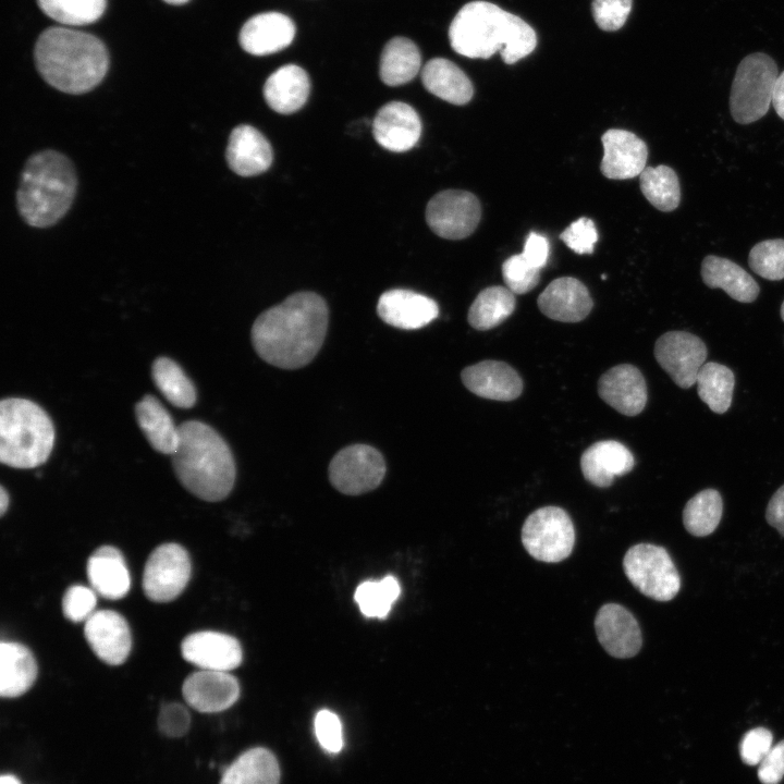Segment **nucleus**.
<instances>
[{"label": "nucleus", "instance_id": "1", "mask_svg": "<svg viewBox=\"0 0 784 784\" xmlns=\"http://www.w3.org/2000/svg\"><path fill=\"white\" fill-rule=\"evenodd\" d=\"M329 310L314 292H297L261 313L252 328V343L268 364L297 369L319 352L328 329Z\"/></svg>", "mask_w": 784, "mask_h": 784}, {"label": "nucleus", "instance_id": "2", "mask_svg": "<svg viewBox=\"0 0 784 784\" xmlns=\"http://www.w3.org/2000/svg\"><path fill=\"white\" fill-rule=\"evenodd\" d=\"M449 38L451 47L464 57L488 59L499 51L507 64L531 53L537 45L529 24L486 1L465 4L451 23Z\"/></svg>", "mask_w": 784, "mask_h": 784}, {"label": "nucleus", "instance_id": "3", "mask_svg": "<svg viewBox=\"0 0 784 784\" xmlns=\"http://www.w3.org/2000/svg\"><path fill=\"white\" fill-rule=\"evenodd\" d=\"M35 62L42 78L68 94L96 87L109 68V54L97 37L68 27H51L37 39Z\"/></svg>", "mask_w": 784, "mask_h": 784}, {"label": "nucleus", "instance_id": "4", "mask_svg": "<svg viewBox=\"0 0 784 784\" xmlns=\"http://www.w3.org/2000/svg\"><path fill=\"white\" fill-rule=\"evenodd\" d=\"M179 446L172 465L179 481L197 498L218 502L225 499L235 482V462L224 439L198 420L179 425Z\"/></svg>", "mask_w": 784, "mask_h": 784}, {"label": "nucleus", "instance_id": "5", "mask_svg": "<svg viewBox=\"0 0 784 784\" xmlns=\"http://www.w3.org/2000/svg\"><path fill=\"white\" fill-rule=\"evenodd\" d=\"M72 162L54 150L33 155L26 162L17 189V208L32 226L46 228L69 210L76 192Z\"/></svg>", "mask_w": 784, "mask_h": 784}, {"label": "nucleus", "instance_id": "6", "mask_svg": "<svg viewBox=\"0 0 784 784\" xmlns=\"http://www.w3.org/2000/svg\"><path fill=\"white\" fill-rule=\"evenodd\" d=\"M54 428L36 403L21 397L0 403V462L20 469L35 468L49 457Z\"/></svg>", "mask_w": 784, "mask_h": 784}, {"label": "nucleus", "instance_id": "7", "mask_svg": "<svg viewBox=\"0 0 784 784\" xmlns=\"http://www.w3.org/2000/svg\"><path fill=\"white\" fill-rule=\"evenodd\" d=\"M779 77L775 61L763 52L745 57L731 87L730 110L739 124H749L767 114Z\"/></svg>", "mask_w": 784, "mask_h": 784}, {"label": "nucleus", "instance_id": "8", "mask_svg": "<svg viewBox=\"0 0 784 784\" xmlns=\"http://www.w3.org/2000/svg\"><path fill=\"white\" fill-rule=\"evenodd\" d=\"M627 579L646 597L657 601L672 600L681 589L679 574L663 547L638 543L624 555Z\"/></svg>", "mask_w": 784, "mask_h": 784}, {"label": "nucleus", "instance_id": "9", "mask_svg": "<svg viewBox=\"0 0 784 784\" xmlns=\"http://www.w3.org/2000/svg\"><path fill=\"white\" fill-rule=\"evenodd\" d=\"M522 543L538 561L558 563L565 560L575 544V528L569 515L552 505L534 511L522 527Z\"/></svg>", "mask_w": 784, "mask_h": 784}, {"label": "nucleus", "instance_id": "10", "mask_svg": "<svg viewBox=\"0 0 784 784\" xmlns=\"http://www.w3.org/2000/svg\"><path fill=\"white\" fill-rule=\"evenodd\" d=\"M385 475L381 453L367 444H353L339 451L329 465V479L340 492L358 495L376 489Z\"/></svg>", "mask_w": 784, "mask_h": 784}, {"label": "nucleus", "instance_id": "11", "mask_svg": "<svg viewBox=\"0 0 784 784\" xmlns=\"http://www.w3.org/2000/svg\"><path fill=\"white\" fill-rule=\"evenodd\" d=\"M192 573L187 551L174 542L157 547L148 556L143 573V589L155 602L177 598L187 586Z\"/></svg>", "mask_w": 784, "mask_h": 784}, {"label": "nucleus", "instance_id": "12", "mask_svg": "<svg viewBox=\"0 0 784 784\" xmlns=\"http://www.w3.org/2000/svg\"><path fill=\"white\" fill-rule=\"evenodd\" d=\"M481 217L478 198L462 189L436 194L427 204L426 221L438 236L462 240L474 233Z\"/></svg>", "mask_w": 784, "mask_h": 784}, {"label": "nucleus", "instance_id": "13", "mask_svg": "<svg viewBox=\"0 0 784 784\" xmlns=\"http://www.w3.org/2000/svg\"><path fill=\"white\" fill-rule=\"evenodd\" d=\"M654 356L661 368L683 389L696 383L707 358V347L697 335L686 331H670L654 344Z\"/></svg>", "mask_w": 784, "mask_h": 784}, {"label": "nucleus", "instance_id": "14", "mask_svg": "<svg viewBox=\"0 0 784 784\" xmlns=\"http://www.w3.org/2000/svg\"><path fill=\"white\" fill-rule=\"evenodd\" d=\"M595 629L602 648L614 658H632L642 646L636 617L621 604H603L596 614Z\"/></svg>", "mask_w": 784, "mask_h": 784}, {"label": "nucleus", "instance_id": "15", "mask_svg": "<svg viewBox=\"0 0 784 784\" xmlns=\"http://www.w3.org/2000/svg\"><path fill=\"white\" fill-rule=\"evenodd\" d=\"M84 635L94 653L107 664H122L131 652L130 626L115 611L97 610L85 622Z\"/></svg>", "mask_w": 784, "mask_h": 784}, {"label": "nucleus", "instance_id": "16", "mask_svg": "<svg viewBox=\"0 0 784 784\" xmlns=\"http://www.w3.org/2000/svg\"><path fill=\"white\" fill-rule=\"evenodd\" d=\"M182 657L199 670L229 672L243 659L238 640L228 634L201 630L187 635L181 645Z\"/></svg>", "mask_w": 784, "mask_h": 784}, {"label": "nucleus", "instance_id": "17", "mask_svg": "<svg viewBox=\"0 0 784 784\" xmlns=\"http://www.w3.org/2000/svg\"><path fill=\"white\" fill-rule=\"evenodd\" d=\"M182 694L186 703L195 710L213 713L236 702L240 685L229 672L199 670L186 677Z\"/></svg>", "mask_w": 784, "mask_h": 784}, {"label": "nucleus", "instance_id": "18", "mask_svg": "<svg viewBox=\"0 0 784 784\" xmlns=\"http://www.w3.org/2000/svg\"><path fill=\"white\" fill-rule=\"evenodd\" d=\"M371 127L376 142L393 152L412 149L421 134V121L417 111L401 101H391L382 106Z\"/></svg>", "mask_w": 784, "mask_h": 784}, {"label": "nucleus", "instance_id": "19", "mask_svg": "<svg viewBox=\"0 0 784 784\" xmlns=\"http://www.w3.org/2000/svg\"><path fill=\"white\" fill-rule=\"evenodd\" d=\"M603 157L600 170L611 180L633 179L646 168L648 148L634 133L611 128L602 135Z\"/></svg>", "mask_w": 784, "mask_h": 784}, {"label": "nucleus", "instance_id": "20", "mask_svg": "<svg viewBox=\"0 0 784 784\" xmlns=\"http://www.w3.org/2000/svg\"><path fill=\"white\" fill-rule=\"evenodd\" d=\"M379 317L388 324L416 330L438 317L439 307L432 298L404 289H393L381 294L377 305Z\"/></svg>", "mask_w": 784, "mask_h": 784}, {"label": "nucleus", "instance_id": "21", "mask_svg": "<svg viewBox=\"0 0 784 784\" xmlns=\"http://www.w3.org/2000/svg\"><path fill=\"white\" fill-rule=\"evenodd\" d=\"M599 396L626 416H636L647 403L646 381L638 368L622 364L610 368L598 381Z\"/></svg>", "mask_w": 784, "mask_h": 784}, {"label": "nucleus", "instance_id": "22", "mask_svg": "<svg viewBox=\"0 0 784 784\" xmlns=\"http://www.w3.org/2000/svg\"><path fill=\"white\" fill-rule=\"evenodd\" d=\"M538 307L547 317L562 322H578L592 308L588 289L578 279H554L539 295Z\"/></svg>", "mask_w": 784, "mask_h": 784}, {"label": "nucleus", "instance_id": "23", "mask_svg": "<svg viewBox=\"0 0 784 784\" xmlns=\"http://www.w3.org/2000/svg\"><path fill=\"white\" fill-rule=\"evenodd\" d=\"M464 385L474 394L495 401H513L523 390L519 375L510 365L483 360L466 367L461 375Z\"/></svg>", "mask_w": 784, "mask_h": 784}, {"label": "nucleus", "instance_id": "24", "mask_svg": "<svg viewBox=\"0 0 784 784\" xmlns=\"http://www.w3.org/2000/svg\"><path fill=\"white\" fill-rule=\"evenodd\" d=\"M295 36L293 21L279 12L252 16L238 36L241 47L254 56H266L286 48Z\"/></svg>", "mask_w": 784, "mask_h": 784}, {"label": "nucleus", "instance_id": "25", "mask_svg": "<svg viewBox=\"0 0 784 784\" xmlns=\"http://www.w3.org/2000/svg\"><path fill=\"white\" fill-rule=\"evenodd\" d=\"M225 158L236 174L254 176L270 168L273 154L270 143L257 128L241 124L230 134Z\"/></svg>", "mask_w": 784, "mask_h": 784}, {"label": "nucleus", "instance_id": "26", "mask_svg": "<svg viewBox=\"0 0 784 784\" xmlns=\"http://www.w3.org/2000/svg\"><path fill=\"white\" fill-rule=\"evenodd\" d=\"M635 465L632 452L614 440L599 441L586 449L580 457L581 473L599 488L613 483L614 478L629 473Z\"/></svg>", "mask_w": 784, "mask_h": 784}, {"label": "nucleus", "instance_id": "27", "mask_svg": "<svg viewBox=\"0 0 784 784\" xmlns=\"http://www.w3.org/2000/svg\"><path fill=\"white\" fill-rule=\"evenodd\" d=\"M90 587L97 595L119 600L131 588V576L123 554L112 546H102L89 556L86 566Z\"/></svg>", "mask_w": 784, "mask_h": 784}, {"label": "nucleus", "instance_id": "28", "mask_svg": "<svg viewBox=\"0 0 784 784\" xmlns=\"http://www.w3.org/2000/svg\"><path fill=\"white\" fill-rule=\"evenodd\" d=\"M262 91L267 105L273 111L291 114L306 103L310 93V81L301 66L286 64L267 78Z\"/></svg>", "mask_w": 784, "mask_h": 784}, {"label": "nucleus", "instance_id": "29", "mask_svg": "<svg viewBox=\"0 0 784 784\" xmlns=\"http://www.w3.org/2000/svg\"><path fill=\"white\" fill-rule=\"evenodd\" d=\"M37 677V663L32 651L16 641L0 645V695L15 698L25 694Z\"/></svg>", "mask_w": 784, "mask_h": 784}, {"label": "nucleus", "instance_id": "30", "mask_svg": "<svg viewBox=\"0 0 784 784\" xmlns=\"http://www.w3.org/2000/svg\"><path fill=\"white\" fill-rule=\"evenodd\" d=\"M701 277L711 289H722L728 296L740 303H751L759 294L755 279L734 261L709 255L701 264Z\"/></svg>", "mask_w": 784, "mask_h": 784}, {"label": "nucleus", "instance_id": "31", "mask_svg": "<svg viewBox=\"0 0 784 784\" xmlns=\"http://www.w3.org/2000/svg\"><path fill=\"white\" fill-rule=\"evenodd\" d=\"M421 82L429 93L453 105H465L474 95L468 76L456 64L443 58L431 59L425 64Z\"/></svg>", "mask_w": 784, "mask_h": 784}, {"label": "nucleus", "instance_id": "32", "mask_svg": "<svg viewBox=\"0 0 784 784\" xmlns=\"http://www.w3.org/2000/svg\"><path fill=\"white\" fill-rule=\"evenodd\" d=\"M138 426L150 445L162 454L173 455L179 446V426L152 395H145L135 406Z\"/></svg>", "mask_w": 784, "mask_h": 784}, {"label": "nucleus", "instance_id": "33", "mask_svg": "<svg viewBox=\"0 0 784 784\" xmlns=\"http://www.w3.org/2000/svg\"><path fill=\"white\" fill-rule=\"evenodd\" d=\"M280 768L274 755L266 748H250L225 770L220 784H279Z\"/></svg>", "mask_w": 784, "mask_h": 784}, {"label": "nucleus", "instance_id": "34", "mask_svg": "<svg viewBox=\"0 0 784 784\" xmlns=\"http://www.w3.org/2000/svg\"><path fill=\"white\" fill-rule=\"evenodd\" d=\"M420 63L417 46L405 37H395L388 41L382 50L380 78L388 86L406 84L418 74Z\"/></svg>", "mask_w": 784, "mask_h": 784}, {"label": "nucleus", "instance_id": "35", "mask_svg": "<svg viewBox=\"0 0 784 784\" xmlns=\"http://www.w3.org/2000/svg\"><path fill=\"white\" fill-rule=\"evenodd\" d=\"M515 304V294L506 286H489L471 303L467 316L468 322L477 330L492 329L512 315Z\"/></svg>", "mask_w": 784, "mask_h": 784}, {"label": "nucleus", "instance_id": "36", "mask_svg": "<svg viewBox=\"0 0 784 784\" xmlns=\"http://www.w3.org/2000/svg\"><path fill=\"white\" fill-rule=\"evenodd\" d=\"M151 376L157 389L173 406L191 408L195 405L196 389L174 360L157 358L151 366Z\"/></svg>", "mask_w": 784, "mask_h": 784}, {"label": "nucleus", "instance_id": "37", "mask_svg": "<svg viewBox=\"0 0 784 784\" xmlns=\"http://www.w3.org/2000/svg\"><path fill=\"white\" fill-rule=\"evenodd\" d=\"M698 395L716 414L725 413L732 403L734 373L719 363H706L696 379Z\"/></svg>", "mask_w": 784, "mask_h": 784}, {"label": "nucleus", "instance_id": "38", "mask_svg": "<svg viewBox=\"0 0 784 784\" xmlns=\"http://www.w3.org/2000/svg\"><path fill=\"white\" fill-rule=\"evenodd\" d=\"M640 189L657 209L669 212L681 201V186L676 172L664 164L646 167L639 175Z\"/></svg>", "mask_w": 784, "mask_h": 784}, {"label": "nucleus", "instance_id": "39", "mask_svg": "<svg viewBox=\"0 0 784 784\" xmlns=\"http://www.w3.org/2000/svg\"><path fill=\"white\" fill-rule=\"evenodd\" d=\"M722 512L721 494L714 489H706L686 503L683 511V523L690 535L705 537L716 529Z\"/></svg>", "mask_w": 784, "mask_h": 784}, {"label": "nucleus", "instance_id": "40", "mask_svg": "<svg viewBox=\"0 0 784 784\" xmlns=\"http://www.w3.org/2000/svg\"><path fill=\"white\" fill-rule=\"evenodd\" d=\"M401 593L399 580L385 576L380 580H367L355 590L354 599L366 617L384 618Z\"/></svg>", "mask_w": 784, "mask_h": 784}, {"label": "nucleus", "instance_id": "41", "mask_svg": "<svg viewBox=\"0 0 784 784\" xmlns=\"http://www.w3.org/2000/svg\"><path fill=\"white\" fill-rule=\"evenodd\" d=\"M41 11L63 25H85L105 12L106 0H37Z\"/></svg>", "mask_w": 784, "mask_h": 784}, {"label": "nucleus", "instance_id": "42", "mask_svg": "<svg viewBox=\"0 0 784 784\" xmlns=\"http://www.w3.org/2000/svg\"><path fill=\"white\" fill-rule=\"evenodd\" d=\"M748 261L751 270L767 280L784 279V240L757 243L749 252Z\"/></svg>", "mask_w": 784, "mask_h": 784}, {"label": "nucleus", "instance_id": "43", "mask_svg": "<svg viewBox=\"0 0 784 784\" xmlns=\"http://www.w3.org/2000/svg\"><path fill=\"white\" fill-rule=\"evenodd\" d=\"M504 283L514 294H525L536 287L540 270L532 267L522 254L513 255L502 265Z\"/></svg>", "mask_w": 784, "mask_h": 784}, {"label": "nucleus", "instance_id": "44", "mask_svg": "<svg viewBox=\"0 0 784 784\" xmlns=\"http://www.w3.org/2000/svg\"><path fill=\"white\" fill-rule=\"evenodd\" d=\"M97 592L83 585L69 587L62 598L64 616L74 623L86 622L97 610Z\"/></svg>", "mask_w": 784, "mask_h": 784}, {"label": "nucleus", "instance_id": "45", "mask_svg": "<svg viewBox=\"0 0 784 784\" xmlns=\"http://www.w3.org/2000/svg\"><path fill=\"white\" fill-rule=\"evenodd\" d=\"M633 0H593L592 15L597 25L607 32L621 28L632 10Z\"/></svg>", "mask_w": 784, "mask_h": 784}, {"label": "nucleus", "instance_id": "46", "mask_svg": "<svg viewBox=\"0 0 784 784\" xmlns=\"http://www.w3.org/2000/svg\"><path fill=\"white\" fill-rule=\"evenodd\" d=\"M315 735L320 746L330 754L339 752L343 747L342 723L332 711L320 710L314 721Z\"/></svg>", "mask_w": 784, "mask_h": 784}, {"label": "nucleus", "instance_id": "47", "mask_svg": "<svg viewBox=\"0 0 784 784\" xmlns=\"http://www.w3.org/2000/svg\"><path fill=\"white\" fill-rule=\"evenodd\" d=\"M560 238L573 252L592 254L595 244L598 241V232L592 220L581 217L571 223L561 234Z\"/></svg>", "mask_w": 784, "mask_h": 784}, {"label": "nucleus", "instance_id": "48", "mask_svg": "<svg viewBox=\"0 0 784 784\" xmlns=\"http://www.w3.org/2000/svg\"><path fill=\"white\" fill-rule=\"evenodd\" d=\"M772 733L764 727L748 731L739 744V754L744 763L759 765L772 748Z\"/></svg>", "mask_w": 784, "mask_h": 784}, {"label": "nucleus", "instance_id": "49", "mask_svg": "<svg viewBox=\"0 0 784 784\" xmlns=\"http://www.w3.org/2000/svg\"><path fill=\"white\" fill-rule=\"evenodd\" d=\"M159 730L167 736L181 737L191 726V715L187 709L177 702L164 703L158 716Z\"/></svg>", "mask_w": 784, "mask_h": 784}, {"label": "nucleus", "instance_id": "50", "mask_svg": "<svg viewBox=\"0 0 784 784\" xmlns=\"http://www.w3.org/2000/svg\"><path fill=\"white\" fill-rule=\"evenodd\" d=\"M784 776V740L772 746L759 763L758 777L762 784H779Z\"/></svg>", "mask_w": 784, "mask_h": 784}, {"label": "nucleus", "instance_id": "51", "mask_svg": "<svg viewBox=\"0 0 784 784\" xmlns=\"http://www.w3.org/2000/svg\"><path fill=\"white\" fill-rule=\"evenodd\" d=\"M523 257L536 269L541 270L548 262L549 242L536 232H530L525 241Z\"/></svg>", "mask_w": 784, "mask_h": 784}, {"label": "nucleus", "instance_id": "52", "mask_svg": "<svg viewBox=\"0 0 784 784\" xmlns=\"http://www.w3.org/2000/svg\"><path fill=\"white\" fill-rule=\"evenodd\" d=\"M765 518L784 537V485L780 487L770 499Z\"/></svg>", "mask_w": 784, "mask_h": 784}, {"label": "nucleus", "instance_id": "53", "mask_svg": "<svg viewBox=\"0 0 784 784\" xmlns=\"http://www.w3.org/2000/svg\"><path fill=\"white\" fill-rule=\"evenodd\" d=\"M772 106L777 115L784 120V71L779 74L776 79L772 97Z\"/></svg>", "mask_w": 784, "mask_h": 784}, {"label": "nucleus", "instance_id": "54", "mask_svg": "<svg viewBox=\"0 0 784 784\" xmlns=\"http://www.w3.org/2000/svg\"><path fill=\"white\" fill-rule=\"evenodd\" d=\"M10 503L9 493L4 489V487H0V514L1 516L5 514Z\"/></svg>", "mask_w": 784, "mask_h": 784}, {"label": "nucleus", "instance_id": "55", "mask_svg": "<svg viewBox=\"0 0 784 784\" xmlns=\"http://www.w3.org/2000/svg\"><path fill=\"white\" fill-rule=\"evenodd\" d=\"M0 784H21V782L12 774H3L0 779Z\"/></svg>", "mask_w": 784, "mask_h": 784}, {"label": "nucleus", "instance_id": "56", "mask_svg": "<svg viewBox=\"0 0 784 784\" xmlns=\"http://www.w3.org/2000/svg\"><path fill=\"white\" fill-rule=\"evenodd\" d=\"M163 1L167 3H170V4L180 5V4L187 2L188 0H163Z\"/></svg>", "mask_w": 784, "mask_h": 784}, {"label": "nucleus", "instance_id": "57", "mask_svg": "<svg viewBox=\"0 0 784 784\" xmlns=\"http://www.w3.org/2000/svg\"><path fill=\"white\" fill-rule=\"evenodd\" d=\"M781 318L784 321V302L782 303V306H781Z\"/></svg>", "mask_w": 784, "mask_h": 784}]
</instances>
